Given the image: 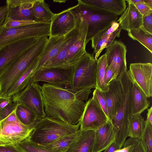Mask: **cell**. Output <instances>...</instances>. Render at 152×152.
Instances as JSON below:
<instances>
[{"instance_id": "83f0119b", "label": "cell", "mask_w": 152, "mask_h": 152, "mask_svg": "<svg viewBox=\"0 0 152 152\" xmlns=\"http://www.w3.org/2000/svg\"><path fill=\"white\" fill-rule=\"evenodd\" d=\"M32 11L35 21L37 23H50L55 14L43 0H36Z\"/></svg>"}, {"instance_id": "277c9868", "label": "cell", "mask_w": 152, "mask_h": 152, "mask_svg": "<svg viewBox=\"0 0 152 152\" xmlns=\"http://www.w3.org/2000/svg\"><path fill=\"white\" fill-rule=\"evenodd\" d=\"M80 124V121L77 124L72 125L46 116L36 122L27 139L39 145H45L77 132Z\"/></svg>"}, {"instance_id": "ab89813d", "label": "cell", "mask_w": 152, "mask_h": 152, "mask_svg": "<svg viewBox=\"0 0 152 152\" xmlns=\"http://www.w3.org/2000/svg\"><path fill=\"white\" fill-rule=\"evenodd\" d=\"M37 23L34 21L14 20L7 19L4 28L19 27Z\"/></svg>"}, {"instance_id": "ffe728a7", "label": "cell", "mask_w": 152, "mask_h": 152, "mask_svg": "<svg viewBox=\"0 0 152 152\" xmlns=\"http://www.w3.org/2000/svg\"><path fill=\"white\" fill-rule=\"evenodd\" d=\"M76 16L77 18L76 25L65 36L64 41L57 56L42 67L64 64L65 58L70 47L78 39L80 34V19Z\"/></svg>"}, {"instance_id": "f6af8a7d", "label": "cell", "mask_w": 152, "mask_h": 152, "mask_svg": "<svg viewBox=\"0 0 152 152\" xmlns=\"http://www.w3.org/2000/svg\"><path fill=\"white\" fill-rule=\"evenodd\" d=\"M15 109L14 110L6 119L0 122L1 123H6L19 121L16 115Z\"/></svg>"}, {"instance_id": "e0dca14e", "label": "cell", "mask_w": 152, "mask_h": 152, "mask_svg": "<svg viewBox=\"0 0 152 152\" xmlns=\"http://www.w3.org/2000/svg\"><path fill=\"white\" fill-rule=\"evenodd\" d=\"M36 0H7V19L35 21L32 11Z\"/></svg>"}, {"instance_id": "7a4b0ae2", "label": "cell", "mask_w": 152, "mask_h": 152, "mask_svg": "<svg viewBox=\"0 0 152 152\" xmlns=\"http://www.w3.org/2000/svg\"><path fill=\"white\" fill-rule=\"evenodd\" d=\"M121 87V99L116 114L112 121L115 142L120 148H122L129 137V126L132 115V83L125 71L118 78Z\"/></svg>"}, {"instance_id": "60d3db41", "label": "cell", "mask_w": 152, "mask_h": 152, "mask_svg": "<svg viewBox=\"0 0 152 152\" xmlns=\"http://www.w3.org/2000/svg\"><path fill=\"white\" fill-rule=\"evenodd\" d=\"M8 13V7L6 4L0 7V32L4 28L7 21Z\"/></svg>"}, {"instance_id": "ac0fdd59", "label": "cell", "mask_w": 152, "mask_h": 152, "mask_svg": "<svg viewBox=\"0 0 152 152\" xmlns=\"http://www.w3.org/2000/svg\"><path fill=\"white\" fill-rule=\"evenodd\" d=\"M80 19V33L78 39L70 47L64 60V64L77 62L86 53V40L88 24L83 18L77 16Z\"/></svg>"}, {"instance_id": "4dcf8cb0", "label": "cell", "mask_w": 152, "mask_h": 152, "mask_svg": "<svg viewBox=\"0 0 152 152\" xmlns=\"http://www.w3.org/2000/svg\"><path fill=\"white\" fill-rule=\"evenodd\" d=\"M97 65L96 73V88L103 92L107 91L109 85L104 81V77L107 63L106 55L104 54L97 59Z\"/></svg>"}, {"instance_id": "6da1fadb", "label": "cell", "mask_w": 152, "mask_h": 152, "mask_svg": "<svg viewBox=\"0 0 152 152\" xmlns=\"http://www.w3.org/2000/svg\"><path fill=\"white\" fill-rule=\"evenodd\" d=\"M47 116L76 125L80 121L86 103L69 88L45 83L41 86Z\"/></svg>"}, {"instance_id": "f546056e", "label": "cell", "mask_w": 152, "mask_h": 152, "mask_svg": "<svg viewBox=\"0 0 152 152\" xmlns=\"http://www.w3.org/2000/svg\"><path fill=\"white\" fill-rule=\"evenodd\" d=\"M128 31V35L134 40L138 41L152 53V34L146 31L143 27L133 29Z\"/></svg>"}, {"instance_id": "ee69618b", "label": "cell", "mask_w": 152, "mask_h": 152, "mask_svg": "<svg viewBox=\"0 0 152 152\" xmlns=\"http://www.w3.org/2000/svg\"><path fill=\"white\" fill-rule=\"evenodd\" d=\"M134 5L142 16L152 10L145 4L143 0H141V1L137 3Z\"/></svg>"}, {"instance_id": "d590c367", "label": "cell", "mask_w": 152, "mask_h": 152, "mask_svg": "<svg viewBox=\"0 0 152 152\" xmlns=\"http://www.w3.org/2000/svg\"><path fill=\"white\" fill-rule=\"evenodd\" d=\"M92 97L101 107L108 119L106 102L102 92L98 89L95 88L93 92Z\"/></svg>"}, {"instance_id": "5b68a950", "label": "cell", "mask_w": 152, "mask_h": 152, "mask_svg": "<svg viewBox=\"0 0 152 152\" xmlns=\"http://www.w3.org/2000/svg\"><path fill=\"white\" fill-rule=\"evenodd\" d=\"M48 39L39 38L21 53L0 78V96L37 59L40 58Z\"/></svg>"}, {"instance_id": "d4e9b609", "label": "cell", "mask_w": 152, "mask_h": 152, "mask_svg": "<svg viewBox=\"0 0 152 152\" xmlns=\"http://www.w3.org/2000/svg\"><path fill=\"white\" fill-rule=\"evenodd\" d=\"M64 38L65 36L49 37L40 58L37 69L44 66L57 56Z\"/></svg>"}, {"instance_id": "484cf974", "label": "cell", "mask_w": 152, "mask_h": 152, "mask_svg": "<svg viewBox=\"0 0 152 152\" xmlns=\"http://www.w3.org/2000/svg\"><path fill=\"white\" fill-rule=\"evenodd\" d=\"M86 5L121 15L126 9V0H80Z\"/></svg>"}, {"instance_id": "44dd1931", "label": "cell", "mask_w": 152, "mask_h": 152, "mask_svg": "<svg viewBox=\"0 0 152 152\" xmlns=\"http://www.w3.org/2000/svg\"><path fill=\"white\" fill-rule=\"evenodd\" d=\"M95 131L92 152H102L114 142L113 126L109 120Z\"/></svg>"}, {"instance_id": "8992f818", "label": "cell", "mask_w": 152, "mask_h": 152, "mask_svg": "<svg viewBox=\"0 0 152 152\" xmlns=\"http://www.w3.org/2000/svg\"><path fill=\"white\" fill-rule=\"evenodd\" d=\"M77 5L69 8L75 15L87 21L88 28L86 44L102 31L110 27L116 21L118 15L110 12L84 4L80 0Z\"/></svg>"}, {"instance_id": "8d00e7d4", "label": "cell", "mask_w": 152, "mask_h": 152, "mask_svg": "<svg viewBox=\"0 0 152 152\" xmlns=\"http://www.w3.org/2000/svg\"><path fill=\"white\" fill-rule=\"evenodd\" d=\"M126 141L130 145L129 149L127 152H146L140 139L130 138Z\"/></svg>"}, {"instance_id": "bcb514c9", "label": "cell", "mask_w": 152, "mask_h": 152, "mask_svg": "<svg viewBox=\"0 0 152 152\" xmlns=\"http://www.w3.org/2000/svg\"><path fill=\"white\" fill-rule=\"evenodd\" d=\"M12 102V97L6 98L0 96V109L4 107Z\"/></svg>"}, {"instance_id": "603a6c76", "label": "cell", "mask_w": 152, "mask_h": 152, "mask_svg": "<svg viewBox=\"0 0 152 152\" xmlns=\"http://www.w3.org/2000/svg\"><path fill=\"white\" fill-rule=\"evenodd\" d=\"M126 9L117 20L121 29L127 31L139 28L142 26L143 16L135 6L127 3Z\"/></svg>"}, {"instance_id": "74e56055", "label": "cell", "mask_w": 152, "mask_h": 152, "mask_svg": "<svg viewBox=\"0 0 152 152\" xmlns=\"http://www.w3.org/2000/svg\"><path fill=\"white\" fill-rule=\"evenodd\" d=\"M18 104L15 102H13L4 107L0 109V121L6 119L16 108Z\"/></svg>"}, {"instance_id": "9a60e30c", "label": "cell", "mask_w": 152, "mask_h": 152, "mask_svg": "<svg viewBox=\"0 0 152 152\" xmlns=\"http://www.w3.org/2000/svg\"><path fill=\"white\" fill-rule=\"evenodd\" d=\"M77 21L69 8L55 14L50 22L49 37L64 36L75 27Z\"/></svg>"}, {"instance_id": "c3c4849f", "label": "cell", "mask_w": 152, "mask_h": 152, "mask_svg": "<svg viewBox=\"0 0 152 152\" xmlns=\"http://www.w3.org/2000/svg\"><path fill=\"white\" fill-rule=\"evenodd\" d=\"M148 113L147 114V119L150 123L152 124V107L148 109Z\"/></svg>"}, {"instance_id": "f1b7e54d", "label": "cell", "mask_w": 152, "mask_h": 152, "mask_svg": "<svg viewBox=\"0 0 152 152\" xmlns=\"http://www.w3.org/2000/svg\"><path fill=\"white\" fill-rule=\"evenodd\" d=\"M15 111L18 120L26 126L33 127L38 121L34 113L22 104H18Z\"/></svg>"}, {"instance_id": "30bf717a", "label": "cell", "mask_w": 152, "mask_h": 152, "mask_svg": "<svg viewBox=\"0 0 152 152\" xmlns=\"http://www.w3.org/2000/svg\"><path fill=\"white\" fill-rule=\"evenodd\" d=\"M1 124L0 145H16L28 139L33 129V127L26 126L19 121Z\"/></svg>"}, {"instance_id": "7dc6e473", "label": "cell", "mask_w": 152, "mask_h": 152, "mask_svg": "<svg viewBox=\"0 0 152 152\" xmlns=\"http://www.w3.org/2000/svg\"><path fill=\"white\" fill-rule=\"evenodd\" d=\"M120 149L116 145L115 142H113L108 148L102 152H115L118 149Z\"/></svg>"}, {"instance_id": "4fadbf2b", "label": "cell", "mask_w": 152, "mask_h": 152, "mask_svg": "<svg viewBox=\"0 0 152 152\" xmlns=\"http://www.w3.org/2000/svg\"><path fill=\"white\" fill-rule=\"evenodd\" d=\"M39 38L33 37L21 40L0 48V78L16 58Z\"/></svg>"}, {"instance_id": "f35d334b", "label": "cell", "mask_w": 152, "mask_h": 152, "mask_svg": "<svg viewBox=\"0 0 152 152\" xmlns=\"http://www.w3.org/2000/svg\"><path fill=\"white\" fill-rule=\"evenodd\" d=\"M142 27L146 31L152 34V10L143 16Z\"/></svg>"}, {"instance_id": "9c48e42d", "label": "cell", "mask_w": 152, "mask_h": 152, "mask_svg": "<svg viewBox=\"0 0 152 152\" xmlns=\"http://www.w3.org/2000/svg\"><path fill=\"white\" fill-rule=\"evenodd\" d=\"M12 97L13 102L22 104L33 111L38 120L47 116L44 110L41 86L37 83L31 82Z\"/></svg>"}, {"instance_id": "d6a6232c", "label": "cell", "mask_w": 152, "mask_h": 152, "mask_svg": "<svg viewBox=\"0 0 152 152\" xmlns=\"http://www.w3.org/2000/svg\"><path fill=\"white\" fill-rule=\"evenodd\" d=\"M80 132L79 129L74 133L65 136L51 143L42 146L48 149L63 152L77 138Z\"/></svg>"}, {"instance_id": "4316f807", "label": "cell", "mask_w": 152, "mask_h": 152, "mask_svg": "<svg viewBox=\"0 0 152 152\" xmlns=\"http://www.w3.org/2000/svg\"><path fill=\"white\" fill-rule=\"evenodd\" d=\"M132 83V115H141L150 106L147 97L135 83Z\"/></svg>"}, {"instance_id": "b9f144b4", "label": "cell", "mask_w": 152, "mask_h": 152, "mask_svg": "<svg viewBox=\"0 0 152 152\" xmlns=\"http://www.w3.org/2000/svg\"><path fill=\"white\" fill-rule=\"evenodd\" d=\"M117 77L112 70L107 65L104 77V81L107 85L113 80L117 79Z\"/></svg>"}, {"instance_id": "7bdbcfd3", "label": "cell", "mask_w": 152, "mask_h": 152, "mask_svg": "<svg viewBox=\"0 0 152 152\" xmlns=\"http://www.w3.org/2000/svg\"><path fill=\"white\" fill-rule=\"evenodd\" d=\"M0 152H24L17 145H0Z\"/></svg>"}, {"instance_id": "681fc988", "label": "cell", "mask_w": 152, "mask_h": 152, "mask_svg": "<svg viewBox=\"0 0 152 152\" xmlns=\"http://www.w3.org/2000/svg\"><path fill=\"white\" fill-rule=\"evenodd\" d=\"M145 4L152 10V0H143Z\"/></svg>"}, {"instance_id": "7c38bea8", "label": "cell", "mask_w": 152, "mask_h": 152, "mask_svg": "<svg viewBox=\"0 0 152 152\" xmlns=\"http://www.w3.org/2000/svg\"><path fill=\"white\" fill-rule=\"evenodd\" d=\"M108 120L101 107L92 97L86 103L80 121V129L95 131Z\"/></svg>"}, {"instance_id": "52a82bcc", "label": "cell", "mask_w": 152, "mask_h": 152, "mask_svg": "<svg viewBox=\"0 0 152 152\" xmlns=\"http://www.w3.org/2000/svg\"><path fill=\"white\" fill-rule=\"evenodd\" d=\"M50 23H36L19 27L3 28L0 32V48L26 39L49 37Z\"/></svg>"}, {"instance_id": "e575fe53", "label": "cell", "mask_w": 152, "mask_h": 152, "mask_svg": "<svg viewBox=\"0 0 152 152\" xmlns=\"http://www.w3.org/2000/svg\"><path fill=\"white\" fill-rule=\"evenodd\" d=\"M140 140L145 151L152 152V124L146 120Z\"/></svg>"}, {"instance_id": "2e32d148", "label": "cell", "mask_w": 152, "mask_h": 152, "mask_svg": "<svg viewBox=\"0 0 152 152\" xmlns=\"http://www.w3.org/2000/svg\"><path fill=\"white\" fill-rule=\"evenodd\" d=\"M121 28L117 21L113 22L110 27L105 29L91 39L94 58L97 60L102 51L111 45L116 37H120Z\"/></svg>"}, {"instance_id": "1f68e13d", "label": "cell", "mask_w": 152, "mask_h": 152, "mask_svg": "<svg viewBox=\"0 0 152 152\" xmlns=\"http://www.w3.org/2000/svg\"><path fill=\"white\" fill-rule=\"evenodd\" d=\"M145 126V121L141 115H132L129 126V137L130 138L140 139Z\"/></svg>"}, {"instance_id": "3957f363", "label": "cell", "mask_w": 152, "mask_h": 152, "mask_svg": "<svg viewBox=\"0 0 152 152\" xmlns=\"http://www.w3.org/2000/svg\"><path fill=\"white\" fill-rule=\"evenodd\" d=\"M97 60L86 52L76 63L69 89L80 100L87 101L92 88H96Z\"/></svg>"}, {"instance_id": "ba28073f", "label": "cell", "mask_w": 152, "mask_h": 152, "mask_svg": "<svg viewBox=\"0 0 152 152\" xmlns=\"http://www.w3.org/2000/svg\"><path fill=\"white\" fill-rule=\"evenodd\" d=\"M77 62L37 69L34 75L32 82L43 81L60 87L64 85H69Z\"/></svg>"}, {"instance_id": "836d02e7", "label": "cell", "mask_w": 152, "mask_h": 152, "mask_svg": "<svg viewBox=\"0 0 152 152\" xmlns=\"http://www.w3.org/2000/svg\"><path fill=\"white\" fill-rule=\"evenodd\" d=\"M24 152H62L46 148L27 139L16 144Z\"/></svg>"}, {"instance_id": "5bb4252c", "label": "cell", "mask_w": 152, "mask_h": 152, "mask_svg": "<svg viewBox=\"0 0 152 152\" xmlns=\"http://www.w3.org/2000/svg\"><path fill=\"white\" fill-rule=\"evenodd\" d=\"M126 46L121 41L115 40L106 48V55L107 65L119 78L127 70Z\"/></svg>"}, {"instance_id": "cb8c5ba5", "label": "cell", "mask_w": 152, "mask_h": 152, "mask_svg": "<svg viewBox=\"0 0 152 152\" xmlns=\"http://www.w3.org/2000/svg\"><path fill=\"white\" fill-rule=\"evenodd\" d=\"M95 134L94 130L80 129L77 138L63 152H92Z\"/></svg>"}, {"instance_id": "7402d4cb", "label": "cell", "mask_w": 152, "mask_h": 152, "mask_svg": "<svg viewBox=\"0 0 152 152\" xmlns=\"http://www.w3.org/2000/svg\"><path fill=\"white\" fill-rule=\"evenodd\" d=\"M40 58L36 60L8 88L2 96L12 97L24 89L32 82L34 75L37 69Z\"/></svg>"}, {"instance_id": "d6986e66", "label": "cell", "mask_w": 152, "mask_h": 152, "mask_svg": "<svg viewBox=\"0 0 152 152\" xmlns=\"http://www.w3.org/2000/svg\"><path fill=\"white\" fill-rule=\"evenodd\" d=\"M108 113V119L111 123L119 107L121 99V87L118 78L111 82L107 91L103 92ZM112 124V123H111Z\"/></svg>"}, {"instance_id": "8fae6325", "label": "cell", "mask_w": 152, "mask_h": 152, "mask_svg": "<svg viewBox=\"0 0 152 152\" xmlns=\"http://www.w3.org/2000/svg\"><path fill=\"white\" fill-rule=\"evenodd\" d=\"M128 75L132 83L137 85L148 98L152 96V64L151 63L131 64Z\"/></svg>"}]
</instances>
